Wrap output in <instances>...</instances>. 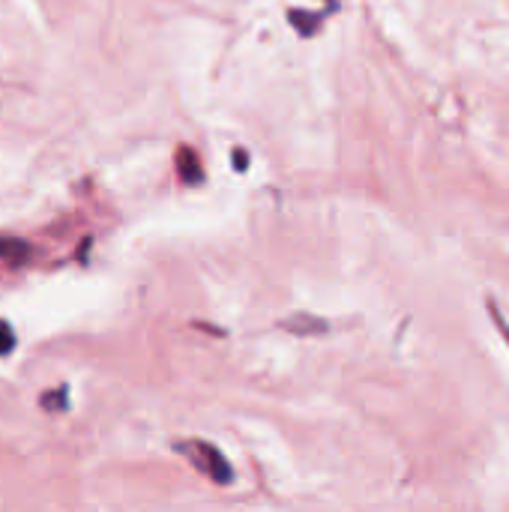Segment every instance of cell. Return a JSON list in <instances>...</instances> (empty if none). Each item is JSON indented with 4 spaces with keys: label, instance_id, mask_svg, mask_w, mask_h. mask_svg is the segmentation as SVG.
Listing matches in <instances>:
<instances>
[{
    "label": "cell",
    "instance_id": "1",
    "mask_svg": "<svg viewBox=\"0 0 509 512\" xmlns=\"http://www.w3.org/2000/svg\"><path fill=\"white\" fill-rule=\"evenodd\" d=\"M174 450L195 468L201 471L207 480L219 483V486H228L234 480V471H231V462L225 459V453L219 447H213L210 441H201V438H186V441H177Z\"/></svg>",
    "mask_w": 509,
    "mask_h": 512
},
{
    "label": "cell",
    "instance_id": "2",
    "mask_svg": "<svg viewBox=\"0 0 509 512\" xmlns=\"http://www.w3.org/2000/svg\"><path fill=\"white\" fill-rule=\"evenodd\" d=\"M12 348H15V333H12V327L6 321H0V357L9 354Z\"/></svg>",
    "mask_w": 509,
    "mask_h": 512
},
{
    "label": "cell",
    "instance_id": "3",
    "mask_svg": "<svg viewBox=\"0 0 509 512\" xmlns=\"http://www.w3.org/2000/svg\"><path fill=\"white\" fill-rule=\"evenodd\" d=\"M495 321H498V327H501V333H504V339H507V342H509V327H507V324H504V318H501L498 312H495Z\"/></svg>",
    "mask_w": 509,
    "mask_h": 512
}]
</instances>
